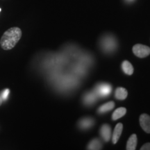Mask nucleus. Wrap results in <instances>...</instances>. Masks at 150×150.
<instances>
[{
    "instance_id": "f257e3e1",
    "label": "nucleus",
    "mask_w": 150,
    "mask_h": 150,
    "mask_svg": "<svg viewBox=\"0 0 150 150\" xmlns=\"http://www.w3.org/2000/svg\"><path fill=\"white\" fill-rule=\"evenodd\" d=\"M22 37V31L18 27H13L4 33L0 40V45L4 50H11L16 45Z\"/></svg>"
},
{
    "instance_id": "f03ea898",
    "label": "nucleus",
    "mask_w": 150,
    "mask_h": 150,
    "mask_svg": "<svg viewBox=\"0 0 150 150\" xmlns=\"http://www.w3.org/2000/svg\"><path fill=\"white\" fill-rule=\"evenodd\" d=\"M100 46L105 53L112 54L117 50V42L113 35H106L101 38Z\"/></svg>"
},
{
    "instance_id": "7ed1b4c3",
    "label": "nucleus",
    "mask_w": 150,
    "mask_h": 150,
    "mask_svg": "<svg viewBox=\"0 0 150 150\" xmlns=\"http://www.w3.org/2000/svg\"><path fill=\"white\" fill-rule=\"evenodd\" d=\"M112 91V86L108 83H101L97 85L95 88V93L98 97H106L110 95Z\"/></svg>"
},
{
    "instance_id": "20e7f679",
    "label": "nucleus",
    "mask_w": 150,
    "mask_h": 150,
    "mask_svg": "<svg viewBox=\"0 0 150 150\" xmlns=\"http://www.w3.org/2000/svg\"><path fill=\"white\" fill-rule=\"evenodd\" d=\"M133 52L137 57L143 59L150 54V47L141 44H137L133 47Z\"/></svg>"
},
{
    "instance_id": "39448f33",
    "label": "nucleus",
    "mask_w": 150,
    "mask_h": 150,
    "mask_svg": "<svg viewBox=\"0 0 150 150\" xmlns=\"http://www.w3.org/2000/svg\"><path fill=\"white\" fill-rule=\"evenodd\" d=\"M140 125L143 131L147 134H150V116L146 113L140 116Z\"/></svg>"
},
{
    "instance_id": "423d86ee",
    "label": "nucleus",
    "mask_w": 150,
    "mask_h": 150,
    "mask_svg": "<svg viewBox=\"0 0 150 150\" xmlns=\"http://www.w3.org/2000/svg\"><path fill=\"white\" fill-rule=\"evenodd\" d=\"M100 133L101 137L105 142H108L111 138V128L110 125L107 124L103 125L100 128Z\"/></svg>"
},
{
    "instance_id": "0eeeda50",
    "label": "nucleus",
    "mask_w": 150,
    "mask_h": 150,
    "mask_svg": "<svg viewBox=\"0 0 150 150\" xmlns=\"http://www.w3.org/2000/svg\"><path fill=\"white\" fill-rule=\"evenodd\" d=\"M95 124V120L91 117H83L79 121V127L82 130H87L91 129Z\"/></svg>"
},
{
    "instance_id": "6e6552de",
    "label": "nucleus",
    "mask_w": 150,
    "mask_h": 150,
    "mask_svg": "<svg viewBox=\"0 0 150 150\" xmlns=\"http://www.w3.org/2000/svg\"><path fill=\"white\" fill-rule=\"evenodd\" d=\"M98 96L97 94L95 93V91L92 92H87V93L84 94L83 97V103L87 106H91L94 103L97 101V99Z\"/></svg>"
},
{
    "instance_id": "1a4fd4ad",
    "label": "nucleus",
    "mask_w": 150,
    "mask_h": 150,
    "mask_svg": "<svg viewBox=\"0 0 150 150\" xmlns=\"http://www.w3.org/2000/svg\"><path fill=\"white\" fill-rule=\"evenodd\" d=\"M123 130V125L122 123H118L116 125L115 129H114L113 134L112 136V144H116L120 138L122 133Z\"/></svg>"
},
{
    "instance_id": "9d476101",
    "label": "nucleus",
    "mask_w": 150,
    "mask_h": 150,
    "mask_svg": "<svg viewBox=\"0 0 150 150\" xmlns=\"http://www.w3.org/2000/svg\"><path fill=\"white\" fill-rule=\"evenodd\" d=\"M127 95H128V92L125 88L118 87L116 88L115 92V97L117 99L124 100V99L127 98Z\"/></svg>"
},
{
    "instance_id": "9b49d317",
    "label": "nucleus",
    "mask_w": 150,
    "mask_h": 150,
    "mask_svg": "<svg viewBox=\"0 0 150 150\" xmlns=\"http://www.w3.org/2000/svg\"><path fill=\"white\" fill-rule=\"evenodd\" d=\"M87 149L89 150L102 149V142H101L98 138H95V139L92 140L91 141L89 142Z\"/></svg>"
},
{
    "instance_id": "f8f14e48",
    "label": "nucleus",
    "mask_w": 150,
    "mask_h": 150,
    "mask_svg": "<svg viewBox=\"0 0 150 150\" xmlns=\"http://www.w3.org/2000/svg\"><path fill=\"white\" fill-rule=\"evenodd\" d=\"M137 136L136 134H132L129 138L128 141H127V150H135L136 149L137 146Z\"/></svg>"
},
{
    "instance_id": "ddd939ff",
    "label": "nucleus",
    "mask_w": 150,
    "mask_h": 150,
    "mask_svg": "<svg viewBox=\"0 0 150 150\" xmlns=\"http://www.w3.org/2000/svg\"><path fill=\"white\" fill-rule=\"evenodd\" d=\"M114 106H115V103L113 102H108L107 103H106V104L102 105V106L98 108L97 112H98V113L100 114L105 113V112L111 110L112 108H114Z\"/></svg>"
},
{
    "instance_id": "4468645a",
    "label": "nucleus",
    "mask_w": 150,
    "mask_h": 150,
    "mask_svg": "<svg viewBox=\"0 0 150 150\" xmlns=\"http://www.w3.org/2000/svg\"><path fill=\"white\" fill-rule=\"evenodd\" d=\"M122 69L125 74L127 75H131L134 73V67L130 62L128 61H124L122 63Z\"/></svg>"
},
{
    "instance_id": "2eb2a0df",
    "label": "nucleus",
    "mask_w": 150,
    "mask_h": 150,
    "mask_svg": "<svg viewBox=\"0 0 150 150\" xmlns=\"http://www.w3.org/2000/svg\"><path fill=\"white\" fill-rule=\"evenodd\" d=\"M126 112L127 109L125 107L118 108L116 110H115V111L112 112V119L113 120H117L120 119V118L122 117L123 116L126 114Z\"/></svg>"
},
{
    "instance_id": "dca6fc26",
    "label": "nucleus",
    "mask_w": 150,
    "mask_h": 150,
    "mask_svg": "<svg viewBox=\"0 0 150 150\" xmlns=\"http://www.w3.org/2000/svg\"><path fill=\"white\" fill-rule=\"evenodd\" d=\"M9 93H10V91H9L8 89L4 90V91L2 92V93H1V98H2L3 99H7V97H8V95H9Z\"/></svg>"
},
{
    "instance_id": "f3484780",
    "label": "nucleus",
    "mask_w": 150,
    "mask_h": 150,
    "mask_svg": "<svg viewBox=\"0 0 150 150\" xmlns=\"http://www.w3.org/2000/svg\"><path fill=\"white\" fill-rule=\"evenodd\" d=\"M140 150H150V142H147L142 146Z\"/></svg>"
},
{
    "instance_id": "a211bd4d",
    "label": "nucleus",
    "mask_w": 150,
    "mask_h": 150,
    "mask_svg": "<svg viewBox=\"0 0 150 150\" xmlns=\"http://www.w3.org/2000/svg\"><path fill=\"white\" fill-rule=\"evenodd\" d=\"M135 0H125V1L126 2H128V3H131V2H133V1H134Z\"/></svg>"
},
{
    "instance_id": "6ab92c4d",
    "label": "nucleus",
    "mask_w": 150,
    "mask_h": 150,
    "mask_svg": "<svg viewBox=\"0 0 150 150\" xmlns=\"http://www.w3.org/2000/svg\"><path fill=\"white\" fill-rule=\"evenodd\" d=\"M2 102H3V99L1 98V96H0V106H1V104H2Z\"/></svg>"
},
{
    "instance_id": "aec40b11",
    "label": "nucleus",
    "mask_w": 150,
    "mask_h": 150,
    "mask_svg": "<svg viewBox=\"0 0 150 150\" xmlns=\"http://www.w3.org/2000/svg\"><path fill=\"white\" fill-rule=\"evenodd\" d=\"M1 8H0V12H1Z\"/></svg>"
}]
</instances>
